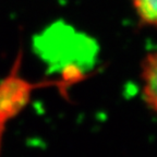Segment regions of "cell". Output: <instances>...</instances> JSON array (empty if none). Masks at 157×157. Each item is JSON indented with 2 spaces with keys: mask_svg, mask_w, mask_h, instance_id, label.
<instances>
[{
  "mask_svg": "<svg viewBox=\"0 0 157 157\" xmlns=\"http://www.w3.org/2000/svg\"><path fill=\"white\" fill-rule=\"evenodd\" d=\"M142 81L145 101L157 113V52L147 55L143 60Z\"/></svg>",
  "mask_w": 157,
  "mask_h": 157,
  "instance_id": "obj_1",
  "label": "cell"
},
{
  "mask_svg": "<svg viewBox=\"0 0 157 157\" xmlns=\"http://www.w3.org/2000/svg\"><path fill=\"white\" fill-rule=\"evenodd\" d=\"M133 6L143 23L157 26V0H133Z\"/></svg>",
  "mask_w": 157,
  "mask_h": 157,
  "instance_id": "obj_2",
  "label": "cell"
}]
</instances>
